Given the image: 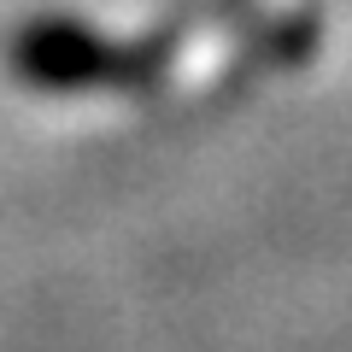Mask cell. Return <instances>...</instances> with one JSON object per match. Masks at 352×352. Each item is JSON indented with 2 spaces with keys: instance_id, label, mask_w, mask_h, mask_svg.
Returning <instances> with one entry per match:
<instances>
[{
  "instance_id": "1",
  "label": "cell",
  "mask_w": 352,
  "mask_h": 352,
  "mask_svg": "<svg viewBox=\"0 0 352 352\" xmlns=\"http://www.w3.org/2000/svg\"><path fill=\"white\" fill-rule=\"evenodd\" d=\"M6 65L18 82L41 88V94H88V88L141 82L147 53L100 36L82 18H36L6 41Z\"/></svg>"
}]
</instances>
